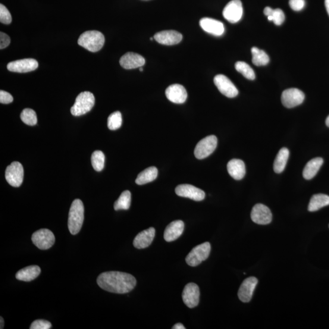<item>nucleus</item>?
<instances>
[{
  "instance_id": "28",
  "label": "nucleus",
  "mask_w": 329,
  "mask_h": 329,
  "mask_svg": "<svg viewBox=\"0 0 329 329\" xmlns=\"http://www.w3.org/2000/svg\"><path fill=\"white\" fill-rule=\"evenodd\" d=\"M158 175V170L155 167L145 169L138 175L136 180L137 185H144L155 181Z\"/></svg>"
},
{
  "instance_id": "20",
  "label": "nucleus",
  "mask_w": 329,
  "mask_h": 329,
  "mask_svg": "<svg viewBox=\"0 0 329 329\" xmlns=\"http://www.w3.org/2000/svg\"><path fill=\"white\" fill-rule=\"evenodd\" d=\"M120 64L122 67L130 70L142 67L145 64V59L137 53L129 52L122 56Z\"/></svg>"
},
{
  "instance_id": "4",
  "label": "nucleus",
  "mask_w": 329,
  "mask_h": 329,
  "mask_svg": "<svg viewBox=\"0 0 329 329\" xmlns=\"http://www.w3.org/2000/svg\"><path fill=\"white\" fill-rule=\"evenodd\" d=\"M95 99L93 94L90 92H83L77 96L74 104L71 108V114L81 116L87 114L95 105Z\"/></svg>"
},
{
  "instance_id": "17",
  "label": "nucleus",
  "mask_w": 329,
  "mask_h": 329,
  "mask_svg": "<svg viewBox=\"0 0 329 329\" xmlns=\"http://www.w3.org/2000/svg\"><path fill=\"white\" fill-rule=\"evenodd\" d=\"M165 95L168 100L175 104H183L187 98V92L185 87L180 84H173L165 91Z\"/></svg>"
},
{
  "instance_id": "27",
  "label": "nucleus",
  "mask_w": 329,
  "mask_h": 329,
  "mask_svg": "<svg viewBox=\"0 0 329 329\" xmlns=\"http://www.w3.org/2000/svg\"><path fill=\"white\" fill-rule=\"evenodd\" d=\"M290 152L286 148H283L279 151L274 162L273 168L275 173L280 174L283 172L286 167Z\"/></svg>"
},
{
  "instance_id": "36",
  "label": "nucleus",
  "mask_w": 329,
  "mask_h": 329,
  "mask_svg": "<svg viewBox=\"0 0 329 329\" xmlns=\"http://www.w3.org/2000/svg\"><path fill=\"white\" fill-rule=\"evenodd\" d=\"M0 21L3 24H10L12 21V17L10 12L5 6L0 5Z\"/></svg>"
},
{
  "instance_id": "33",
  "label": "nucleus",
  "mask_w": 329,
  "mask_h": 329,
  "mask_svg": "<svg viewBox=\"0 0 329 329\" xmlns=\"http://www.w3.org/2000/svg\"><path fill=\"white\" fill-rule=\"evenodd\" d=\"M92 165L94 170L96 171H101L105 167V156L101 151L93 152L91 158Z\"/></svg>"
},
{
  "instance_id": "40",
  "label": "nucleus",
  "mask_w": 329,
  "mask_h": 329,
  "mask_svg": "<svg viewBox=\"0 0 329 329\" xmlns=\"http://www.w3.org/2000/svg\"><path fill=\"white\" fill-rule=\"evenodd\" d=\"M11 39L7 34L4 33H0V48L4 49L9 45Z\"/></svg>"
},
{
  "instance_id": "12",
  "label": "nucleus",
  "mask_w": 329,
  "mask_h": 329,
  "mask_svg": "<svg viewBox=\"0 0 329 329\" xmlns=\"http://www.w3.org/2000/svg\"><path fill=\"white\" fill-rule=\"evenodd\" d=\"M175 192L179 196L200 201L205 198L206 194L203 190L190 184H181L175 189Z\"/></svg>"
},
{
  "instance_id": "15",
  "label": "nucleus",
  "mask_w": 329,
  "mask_h": 329,
  "mask_svg": "<svg viewBox=\"0 0 329 329\" xmlns=\"http://www.w3.org/2000/svg\"><path fill=\"white\" fill-rule=\"evenodd\" d=\"M38 62L34 59H24L9 62L7 65L9 71L16 73H27L38 68Z\"/></svg>"
},
{
  "instance_id": "45",
  "label": "nucleus",
  "mask_w": 329,
  "mask_h": 329,
  "mask_svg": "<svg viewBox=\"0 0 329 329\" xmlns=\"http://www.w3.org/2000/svg\"><path fill=\"white\" fill-rule=\"evenodd\" d=\"M140 71H143V67H140Z\"/></svg>"
},
{
  "instance_id": "26",
  "label": "nucleus",
  "mask_w": 329,
  "mask_h": 329,
  "mask_svg": "<svg viewBox=\"0 0 329 329\" xmlns=\"http://www.w3.org/2000/svg\"><path fill=\"white\" fill-rule=\"evenodd\" d=\"M329 205V196L324 194H316L310 200L308 210L310 212H316Z\"/></svg>"
},
{
  "instance_id": "39",
  "label": "nucleus",
  "mask_w": 329,
  "mask_h": 329,
  "mask_svg": "<svg viewBox=\"0 0 329 329\" xmlns=\"http://www.w3.org/2000/svg\"><path fill=\"white\" fill-rule=\"evenodd\" d=\"M13 97L10 93L4 90L0 91V103L2 104H9L13 102Z\"/></svg>"
},
{
  "instance_id": "6",
  "label": "nucleus",
  "mask_w": 329,
  "mask_h": 329,
  "mask_svg": "<svg viewBox=\"0 0 329 329\" xmlns=\"http://www.w3.org/2000/svg\"><path fill=\"white\" fill-rule=\"evenodd\" d=\"M218 140L217 137L212 135L200 140L195 149V156L197 159H203L214 152L217 148Z\"/></svg>"
},
{
  "instance_id": "7",
  "label": "nucleus",
  "mask_w": 329,
  "mask_h": 329,
  "mask_svg": "<svg viewBox=\"0 0 329 329\" xmlns=\"http://www.w3.org/2000/svg\"><path fill=\"white\" fill-rule=\"evenodd\" d=\"M33 242L39 249L46 250L53 246L55 237L52 232L47 229H41L33 234Z\"/></svg>"
},
{
  "instance_id": "1",
  "label": "nucleus",
  "mask_w": 329,
  "mask_h": 329,
  "mask_svg": "<svg viewBox=\"0 0 329 329\" xmlns=\"http://www.w3.org/2000/svg\"><path fill=\"white\" fill-rule=\"evenodd\" d=\"M97 284L109 292L124 294L136 287L137 281L133 275L119 271L103 272L97 278Z\"/></svg>"
},
{
  "instance_id": "11",
  "label": "nucleus",
  "mask_w": 329,
  "mask_h": 329,
  "mask_svg": "<svg viewBox=\"0 0 329 329\" xmlns=\"http://www.w3.org/2000/svg\"><path fill=\"white\" fill-rule=\"evenodd\" d=\"M214 81L219 92L228 98H234L239 94L237 87L225 75L218 74L214 78Z\"/></svg>"
},
{
  "instance_id": "24",
  "label": "nucleus",
  "mask_w": 329,
  "mask_h": 329,
  "mask_svg": "<svg viewBox=\"0 0 329 329\" xmlns=\"http://www.w3.org/2000/svg\"><path fill=\"white\" fill-rule=\"evenodd\" d=\"M40 272H41V269H40L39 266H30L18 271L16 275H15V277H16L17 280L30 282L38 277Z\"/></svg>"
},
{
  "instance_id": "18",
  "label": "nucleus",
  "mask_w": 329,
  "mask_h": 329,
  "mask_svg": "<svg viewBox=\"0 0 329 329\" xmlns=\"http://www.w3.org/2000/svg\"><path fill=\"white\" fill-rule=\"evenodd\" d=\"M154 39L162 45H174L181 42L183 35L176 31H163L156 33Z\"/></svg>"
},
{
  "instance_id": "13",
  "label": "nucleus",
  "mask_w": 329,
  "mask_h": 329,
  "mask_svg": "<svg viewBox=\"0 0 329 329\" xmlns=\"http://www.w3.org/2000/svg\"><path fill=\"white\" fill-rule=\"evenodd\" d=\"M252 221L255 223L261 225H266L272 221V213L267 206L258 204L252 208L250 214Z\"/></svg>"
},
{
  "instance_id": "34",
  "label": "nucleus",
  "mask_w": 329,
  "mask_h": 329,
  "mask_svg": "<svg viewBox=\"0 0 329 329\" xmlns=\"http://www.w3.org/2000/svg\"><path fill=\"white\" fill-rule=\"evenodd\" d=\"M20 117L22 121L29 126H34L37 123L36 113L33 109H24L21 112Z\"/></svg>"
},
{
  "instance_id": "16",
  "label": "nucleus",
  "mask_w": 329,
  "mask_h": 329,
  "mask_svg": "<svg viewBox=\"0 0 329 329\" xmlns=\"http://www.w3.org/2000/svg\"><path fill=\"white\" fill-rule=\"evenodd\" d=\"M258 284V279L255 277H249L243 282L238 292V296L241 302H249L251 300Z\"/></svg>"
},
{
  "instance_id": "41",
  "label": "nucleus",
  "mask_w": 329,
  "mask_h": 329,
  "mask_svg": "<svg viewBox=\"0 0 329 329\" xmlns=\"http://www.w3.org/2000/svg\"><path fill=\"white\" fill-rule=\"evenodd\" d=\"M173 329H186V327H184V325L181 323H177L174 325V326L172 327Z\"/></svg>"
},
{
  "instance_id": "38",
  "label": "nucleus",
  "mask_w": 329,
  "mask_h": 329,
  "mask_svg": "<svg viewBox=\"0 0 329 329\" xmlns=\"http://www.w3.org/2000/svg\"><path fill=\"white\" fill-rule=\"evenodd\" d=\"M290 8L294 11H300L305 8V0H290Z\"/></svg>"
},
{
  "instance_id": "22",
  "label": "nucleus",
  "mask_w": 329,
  "mask_h": 329,
  "mask_svg": "<svg viewBox=\"0 0 329 329\" xmlns=\"http://www.w3.org/2000/svg\"><path fill=\"white\" fill-rule=\"evenodd\" d=\"M184 230V223L183 221L176 220L171 222L166 227L164 237L167 242H171L177 240L183 234Z\"/></svg>"
},
{
  "instance_id": "42",
  "label": "nucleus",
  "mask_w": 329,
  "mask_h": 329,
  "mask_svg": "<svg viewBox=\"0 0 329 329\" xmlns=\"http://www.w3.org/2000/svg\"><path fill=\"white\" fill-rule=\"evenodd\" d=\"M325 8H326L327 13L329 15V0H325Z\"/></svg>"
},
{
  "instance_id": "19",
  "label": "nucleus",
  "mask_w": 329,
  "mask_h": 329,
  "mask_svg": "<svg viewBox=\"0 0 329 329\" xmlns=\"http://www.w3.org/2000/svg\"><path fill=\"white\" fill-rule=\"evenodd\" d=\"M200 27L206 33L216 36H221L224 33V27L222 22L211 18H203L199 21Z\"/></svg>"
},
{
  "instance_id": "25",
  "label": "nucleus",
  "mask_w": 329,
  "mask_h": 329,
  "mask_svg": "<svg viewBox=\"0 0 329 329\" xmlns=\"http://www.w3.org/2000/svg\"><path fill=\"white\" fill-rule=\"evenodd\" d=\"M323 162V159L321 158L310 160L303 169V177L307 180H312L318 173Z\"/></svg>"
},
{
  "instance_id": "21",
  "label": "nucleus",
  "mask_w": 329,
  "mask_h": 329,
  "mask_svg": "<svg viewBox=\"0 0 329 329\" xmlns=\"http://www.w3.org/2000/svg\"><path fill=\"white\" fill-rule=\"evenodd\" d=\"M155 229L150 227L141 232L135 237L133 241L134 246L137 249H145L148 247L153 242L155 237Z\"/></svg>"
},
{
  "instance_id": "44",
  "label": "nucleus",
  "mask_w": 329,
  "mask_h": 329,
  "mask_svg": "<svg viewBox=\"0 0 329 329\" xmlns=\"http://www.w3.org/2000/svg\"><path fill=\"white\" fill-rule=\"evenodd\" d=\"M325 124H326L327 126L329 128V115L326 118V120H325Z\"/></svg>"
},
{
  "instance_id": "32",
  "label": "nucleus",
  "mask_w": 329,
  "mask_h": 329,
  "mask_svg": "<svg viewBox=\"0 0 329 329\" xmlns=\"http://www.w3.org/2000/svg\"><path fill=\"white\" fill-rule=\"evenodd\" d=\"M235 67L237 71H239L244 77L249 80H255L256 74L255 71L250 67V65L242 61L236 62Z\"/></svg>"
},
{
  "instance_id": "14",
  "label": "nucleus",
  "mask_w": 329,
  "mask_h": 329,
  "mask_svg": "<svg viewBox=\"0 0 329 329\" xmlns=\"http://www.w3.org/2000/svg\"><path fill=\"white\" fill-rule=\"evenodd\" d=\"M199 287L195 283H189L185 287L183 292V301L189 308H195L199 302Z\"/></svg>"
},
{
  "instance_id": "43",
  "label": "nucleus",
  "mask_w": 329,
  "mask_h": 329,
  "mask_svg": "<svg viewBox=\"0 0 329 329\" xmlns=\"http://www.w3.org/2000/svg\"><path fill=\"white\" fill-rule=\"evenodd\" d=\"M0 320H1V325H0V328L2 329L4 328V319L2 317L0 318Z\"/></svg>"
},
{
  "instance_id": "2",
  "label": "nucleus",
  "mask_w": 329,
  "mask_h": 329,
  "mask_svg": "<svg viewBox=\"0 0 329 329\" xmlns=\"http://www.w3.org/2000/svg\"><path fill=\"white\" fill-rule=\"evenodd\" d=\"M84 207L82 200L77 199L72 203L69 212L68 227L72 235L80 233L84 222Z\"/></svg>"
},
{
  "instance_id": "30",
  "label": "nucleus",
  "mask_w": 329,
  "mask_h": 329,
  "mask_svg": "<svg viewBox=\"0 0 329 329\" xmlns=\"http://www.w3.org/2000/svg\"><path fill=\"white\" fill-rule=\"evenodd\" d=\"M252 55V63L256 66H264L267 65L269 62V56L263 50L257 47H253L251 49Z\"/></svg>"
},
{
  "instance_id": "10",
  "label": "nucleus",
  "mask_w": 329,
  "mask_h": 329,
  "mask_svg": "<svg viewBox=\"0 0 329 329\" xmlns=\"http://www.w3.org/2000/svg\"><path fill=\"white\" fill-rule=\"evenodd\" d=\"M243 13V6L240 0H232L225 6L222 12L225 19L232 23L239 21L242 17Z\"/></svg>"
},
{
  "instance_id": "9",
  "label": "nucleus",
  "mask_w": 329,
  "mask_h": 329,
  "mask_svg": "<svg viewBox=\"0 0 329 329\" xmlns=\"http://www.w3.org/2000/svg\"><path fill=\"white\" fill-rule=\"evenodd\" d=\"M305 99V93L295 88L284 90L281 96L282 103L287 108H293L302 104Z\"/></svg>"
},
{
  "instance_id": "5",
  "label": "nucleus",
  "mask_w": 329,
  "mask_h": 329,
  "mask_svg": "<svg viewBox=\"0 0 329 329\" xmlns=\"http://www.w3.org/2000/svg\"><path fill=\"white\" fill-rule=\"evenodd\" d=\"M211 246L209 242L199 244L191 250L186 259L188 265L193 267L199 265L208 259L211 253Z\"/></svg>"
},
{
  "instance_id": "29",
  "label": "nucleus",
  "mask_w": 329,
  "mask_h": 329,
  "mask_svg": "<svg viewBox=\"0 0 329 329\" xmlns=\"http://www.w3.org/2000/svg\"><path fill=\"white\" fill-rule=\"evenodd\" d=\"M263 12L268 17V20L273 21L277 26H280L285 21V14L281 9H272L270 7H266Z\"/></svg>"
},
{
  "instance_id": "8",
  "label": "nucleus",
  "mask_w": 329,
  "mask_h": 329,
  "mask_svg": "<svg viewBox=\"0 0 329 329\" xmlns=\"http://www.w3.org/2000/svg\"><path fill=\"white\" fill-rule=\"evenodd\" d=\"M24 170L23 166L18 162H12L6 168V180L14 187H20L23 183Z\"/></svg>"
},
{
  "instance_id": "37",
  "label": "nucleus",
  "mask_w": 329,
  "mask_h": 329,
  "mask_svg": "<svg viewBox=\"0 0 329 329\" xmlns=\"http://www.w3.org/2000/svg\"><path fill=\"white\" fill-rule=\"evenodd\" d=\"M52 326L51 322L43 319H37L31 324L30 328L31 329H49Z\"/></svg>"
},
{
  "instance_id": "35",
  "label": "nucleus",
  "mask_w": 329,
  "mask_h": 329,
  "mask_svg": "<svg viewBox=\"0 0 329 329\" xmlns=\"http://www.w3.org/2000/svg\"><path fill=\"white\" fill-rule=\"evenodd\" d=\"M122 124V116L119 111H116L109 115L108 119V126L110 130L119 129Z\"/></svg>"
},
{
  "instance_id": "3",
  "label": "nucleus",
  "mask_w": 329,
  "mask_h": 329,
  "mask_svg": "<svg viewBox=\"0 0 329 329\" xmlns=\"http://www.w3.org/2000/svg\"><path fill=\"white\" fill-rule=\"evenodd\" d=\"M105 42L104 35L98 31L84 32L78 40V45L90 52H97L103 48Z\"/></svg>"
},
{
  "instance_id": "23",
  "label": "nucleus",
  "mask_w": 329,
  "mask_h": 329,
  "mask_svg": "<svg viewBox=\"0 0 329 329\" xmlns=\"http://www.w3.org/2000/svg\"><path fill=\"white\" fill-rule=\"evenodd\" d=\"M227 171L231 176L236 180H241L246 174L245 164L240 159H232L227 165Z\"/></svg>"
},
{
  "instance_id": "46",
  "label": "nucleus",
  "mask_w": 329,
  "mask_h": 329,
  "mask_svg": "<svg viewBox=\"0 0 329 329\" xmlns=\"http://www.w3.org/2000/svg\"><path fill=\"white\" fill-rule=\"evenodd\" d=\"M153 39H154V37H151V39H150V40H153Z\"/></svg>"
},
{
  "instance_id": "31",
  "label": "nucleus",
  "mask_w": 329,
  "mask_h": 329,
  "mask_svg": "<svg viewBox=\"0 0 329 329\" xmlns=\"http://www.w3.org/2000/svg\"><path fill=\"white\" fill-rule=\"evenodd\" d=\"M131 202V193L126 190L121 194L119 198L114 203L115 211L119 210H128L130 208Z\"/></svg>"
}]
</instances>
